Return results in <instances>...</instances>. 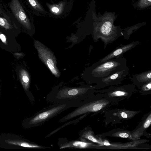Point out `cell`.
I'll use <instances>...</instances> for the list:
<instances>
[{"instance_id": "12", "label": "cell", "mask_w": 151, "mask_h": 151, "mask_svg": "<svg viewBox=\"0 0 151 151\" xmlns=\"http://www.w3.org/2000/svg\"><path fill=\"white\" fill-rule=\"evenodd\" d=\"M19 75L23 88L25 91H27L29 88L30 81L29 74L26 70L21 69L19 71Z\"/></svg>"}, {"instance_id": "8", "label": "cell", "mask_w": 151, "mask_h": 151, "mask_svg": "<svg viewBox=\"0 0 151 151\" xmlns=\"http://www.w3.org/2000/svg\"><path fill=\"white\" fill-rule=\"evenodd\" d=\"M139 43V41H133L129 44L120 46L116 48L113 51L101 58L97 62L98 63H101L117 56L123 55L126 52L137 46Z\"/></svg>"}, {"instance_id": "14", "label": "cell", "mask_w": 151, "mask_h": 151, "mask_svg": "<svg viewBox=\"0 0 151 151\" xmlns=\"http://www.w3.org/2000/svg\"><path fill=\"white\" fill-rule=\"evenodd\" d=\"M63 7V3L61 2L58 4L53 5L50 6V8L51 12L53 14H58L62 12Z\"/></svg>"}, {"instance_id": "19", "label": "cell", "mask_w": 151, "mask_h": 151, "mask_svg": "<svg viewBox=\"0 0 151 151\" xmlns=\"http://www.w3.org/2000/svg\"><path fill=\"white\" fill-rule=\"evenodd\" d=\"M151 0H141L140 2L141 5L144 6L148 5L150 4Z\"/></svg>"}, {"instance_id": "4", "label": "cell", "mask_w": 151, "mask_h": 151, "mask_svg": "<svg viewBox=\"0 0 151 151\" xmlns=\"http://www.w3.org/2000/svg\"><path fill=\"white\" fill-rule=\"evenodd\" d=\"M34 45L39 58L55 77L59 78L60 73L57 66L56 58L53 53L40 41L34 40Z\"/></svg>"}, {"instance_id": "23", "label": "cell", "mask_w": 151, "mask_h": 151, "mask_svg": "<svg viewBox=\"0 0 151 151\" xmlns=\"http://www.w3.org/2000/svg\"><path fill=\"white\" fill-rule=\"evenodd\" d=\"M1 9L0 8V13H1Z\"/></svg>"}, {"instance_id": "16", "label": "cell", "mask_w": 151, "mask_h": 151, "mask_svg": "<svg viewBox=\"0 0 151 151\" xmlns=\"http://www.w3.org/2000/svg\"><path fill=\"white\" fill-rule=\"evenodd\" d=\"M0 26L6 29H10L12 27L5 19L0 17Z\"/></svg>"}, {"instance_id": "2", "label": "cell", "mask_w": 151, "mask_h": 151, "mask_svg": "<svg viewBox=\"0 0 151 151\" xmlns=\"http://www.w3.org/2000/svg\"><path fill=\"white\" fill-rule=\"evenodd\" d=\"M127 63L122 55L101 63H94L89 69L90 81L97 84L102 78L125 69Z\"/></svg>"}, {"instance_id": "22", "label": "cell", "mask_w": 151, "mask_h": 151, "mask_svg": "<svg viewBox=\"0 0 151 151\" xmlns=\"http://www.w3.org/2000/svg\"><path fill=\"white\" fill-rule=\"evenodd\" d=\"M15 56H17L18 57H19L20 56H23V55L22 53H14Z\"/></svg>"}, {"instance_id": "9", "label": "cell", "mask_w": 151, "mask_h": 151, "mask_svg": "<svg viewBox=\"0 0 151 151\" xmlns=\"http://www.w3.org/2000/svg\"><path fill=\"white\" fill-rule=\"evenodd\" d=\"M129 78L133 82V84L139 88L144 84L151 82V70L132 75Z\"/></svg>"}, {"instance_id": "1", "label": "cell", "mask_w": 151, "mask_h": 151, "mask_svg": "<svg viewBox=\"0 0 151 151\" xmlns=\"http://www.w3.org/2000/svg\"><path fill=\"white\" fill-rule=\"evenodd\" d=\"M94 87H67L61 89L49 99L55 103L66 104L70 107H78L88 102L86 99L90 93L95 90Z\"/></svg>"}, {"instance_id": "15", "label": "cell", "mask_w": 151, "mask_h": 151, "mask_svg": "<svg viewBox=\"0 0 151 151\" xmlns=\"http://www.w3.org/2000/svg\"><path fill=\"white\" fill-rule=\"evenodd\" d=\"M31 5L35 9L40 12H43L42 6L37 0H27Z\"/></svg>"}, {"instance_id": "20", "label": "cell", "mask_w": 151, "mask_h": 151, "mask_svg": "<svg viewBox=\"0 0 151 151\" xmlns=\"http://www.w3.org/2000/svg\"><path fill=\"white\" fill-rule=\"evenodd\" d=\"M119 136L122 138H127L129 137V135L127 133L122 132L119 134Z\"/></svg>"}, {"instance_id": "3", "label": "cell", "mask_w": 151, "mask_h": 151, "mask_svg": "<svg viewBox=\"0 0 151 151\" xmlns=\"http://www.w3.org/2000/svg\"><path fill=\"white\" fill-rule=\"evenodd\" d=\"M69 108L70 106L66 104L56 103L38 112L30 118L28 122V124L32 127L41 125Z\"/></svg>"}, {"instance_id": "7", "label": "cell", "mask_w": 151, "mask_h": 151, "mask_svg": "<svg viewBox=\"0 0 151 151\" xmlns=\"http://www.w3.org/2000/svg\"><path fill=\"white\" fill-rule=\"evenodd\" d=\"M134 90V85H125L120 86H111L101 91L109 96H123L132 93Z\"/></svg>"}, {"instance_id": "5", "label": "cell", "mask_w": 151, "mask_h": 151, "mask_svg": "<svg viewBox=\"0 0 151 151\" xmlns=\"http://www.w3.org/2000/svg\"><path fill=\"white\" fill-rule=\"evenodd\" d=\"M129 71V69L127 67L123 70L117 72L102 78L93 86L97 89L109 86L121 84L122 81L128 75Z\"/></svg>"}, {"instance_id": "21", "label": "cell", "mask_w": 151, "mask_h": 151, "mask_svg": "<svg viewBox=\"0 0 151 151\" xmlns=\"http://www.w3.org/2000/svg\"><path fill=\"white\" fill-rule=\"evenodd\" d=\"M121 116L124 118H126L127 117V114L124 112H122L121 114Z\"/></svg>"}, {"instance_id": "18", "label": "cell", "mask_w": 151, "mask_h": 151, "mask_svg": "<svg viewBox=\"0 0 151 151\" xmlns=\"http://www.w3.org/2000/svg\"><path fill=\"white\" fill-rule=\"evenodd\" d=\"M0 39L2 42L5 45H7L6 38V36L0 32Z\"/></svg>"}, {"instance_id": "10", "label": "cell", "mask_w": 151, "mask_h": 151, "mask_svg": "<svg viewBox=\"0 0 151 151\" xmlns=\"http://www.w3.org/2000/svg\"><path fill=\"white\" fill-rule=\"evenodd\" d=\"M91 143L88 142L86 139H79V140H73L68 141L61 144L60 146V149L65 148L85 149L91 147Z\"/></svg>"}, {"instance_id": "13", "label": "cell", "mask_w": 151, "mask_h": 151, "mask_svg": "<svg viewBox=\"0 0 151 151\" xmlns=\"http://www.w3.org/2000/svg\"><path fill=\"white\" fill-rule=\"evenodd\" d=\"M79 139H88L94 142L100 143L93 134L92 132L88 128H85L79 132Z\"/></svg>"}, {"instance_id": "6", "label": "cell", "mask_w": 151, "mask_h": 151, "mask_svg": "<svg viewBox=\"0 0 151 151\" xmlns=\"http://www.w3.org/2000/svg\"><path fill=\"white\" fill-rule=\"evenodd\" d=\"M10 7L18 21L28 29L31 28L30 23L18 0H12Z\"/></svg>"}, {"instance_id": "17", "label": "cell", "mask_w": 151, "mask_h": 151, "mask_svg": "<svg viewBox=\"0 0 151 151\" xmlns=\"http://www.w3.org/2000/svg\"><path fill=\"white\" fill-rule=\"evenodd\" d=\"M151 123V114H150L147 119L143 125V127L145 128H147L149 127Z\"/></svg>"}, {"instance_id": "11", "label": "cell", "mask_w": 151, "mask_h": 151, "mask_svg": "<svg viewBox=\"0 0 151 151\" xmlns=\"http://www.w3.org/2000/svg\"><path fill=\"white\" fill-rule=\"evenodd\" d=\"M7 144L14 145H17L22 147L35 148H48L50 147L42 146L37 144L30 143L20 139H8L5 140Z\"/></svg>"}]
</instances>
